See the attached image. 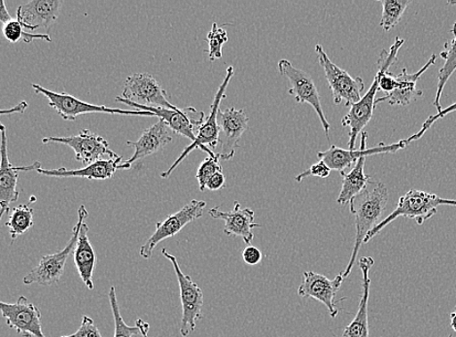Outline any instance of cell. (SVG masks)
<instances>
[{
  "label": "cell",
  "instance_id": "cell-1",
  "mask_svg": "<svg viewBox=\"0 0 456 337\" xmlns=\"http://www.w3.org/2000/svg\"><path fill=\"white\" fill-rule=\"evenodd\" d=\"M389 199L387 187L381 182L370 181L362 193L355 197L349 206L355 217V242L351 260L344 272L345 278L351 276L358 253L364 245L365 238L370 230L375 229L383 217Z\"/></svg>",
  "mask_w": 456,
  "mask_h": 337
},
{
  "label": "cell",
  "instance_id": "cell-2",
  "mask_svg": "<svg viewBox=\"0 0 456 337\" xmlns=\"http://www.w3.org/2000/svg\"><path fill=\"white\" fill-rule=\"evenodd\" d=\"M441 205L456 206V200L442 198L437 195L419 191V189H410L407 194L399 198L395 212L370 231L364 245H367L370 239L400 217L416 220L419 226L423 225L424 222L437 214V208Z\"/></svg>",
  "mask_w": 456,
  "mask_h": 337
},
{
  "label": "cell",
  "instance_id": "cell-3",
  "mask_svg": "<svg viewBox=\"0 0 456 337\" xmlns=\"http://www.w3.org/2000/svg\"><path fill=\"white\" fill-rule=\"evenodd\" d=\"M234 76L235 68L229 67L226 71V76L216 93L214 102L211 104L208 117L197 132L195 141L188 145L172 166L161 174L162 178L167 179L171 176L175 168L186 159V156L196 149L206 152L209 156H216L217 155L212 152L211 149H216L219 144L220 128L218 124V113L222 100L226 98V90L230 81Z\"/></svg>",
  "mask_w": 456,
  "mask_h": 337
},
{
  "label": "cell",
  "instance_id": "cell-4",
  "mask_svg": "<svg viewBox=\"0 0 456 337\" xmlns=\"http://www.w3.org/2000/svg\"><path fill=\"white\" fill-rule=\"evenodd\" d=\"M88 216V210L81 205L78 209V222L72 229V236L67 246L55 254L42 257L38 265L24 277L25 285L38 284L40 286L51 287L61 281L68 259L76 248L81 226Z\"/></svg>",
  "mask_w": 456,
  "mask_h": 337
},
{
  "label": "cell",
  "instance_id": "cell-5",
  "mask_svg": "<svg viewBox=\"0 0 456 337\" xmlns=\"http://www.w3.org/2000/svg\"><path fill=\"white\" fill-rule=\"evenodd\" d=\"M36 93L42 94L48 100L49 107L54 108L61 117L66 121H76L79 116L91 113H106L124 116H142V117H155V114L142 110H122L110 108L104 105L90 104L71 96L68 92H55L47 90L37 84H31Z\"/></svg>",
  "mask_w": 456,
  "mask_h": 337
},
{
  "label": "cell",
  "instance_id": "cell-6",
  "mask_svg": "<svg viewBox=\"0 0 456 337\" xmlns=\"http://www.w3.org/2000/svg\"><path fill=\"white\" fill-rule=\"evenodd\" d=\"M162 254L171 261L177 277L183 305L182 325L179 331L183 337H187L196 330L198 322L203 319L204 293L191 277L184 275L176 258L171 253L163 249Z\"/></svg>",
  "mask_w": 456,
  "mask_h": 337
},
{
  "label": "cell",
  "instance_id": "cell-7",
  "mask_svg": "<svg viewBox=\"0 0 456 337\" xmlns=\"http://www.w3.org/2000/svg\"><path fill=\"white\" fill-rule=\"evenodd\" d=\"M315 52L323 68L329 88L332 92L335 104L345 103L346 107H353L362 99V93L365 90V83L362 77H353L347 71L338 68L329 59L322 45L315 46Z\"/></svg>",
  "mask_w": 456,
  "mask_h": 337
},
{
  "label": "cell",
  "instance_id": "cell-8",
  "mask_svg": "<svg viewBox=\"0 0 456 337\" xmlns=\"http://www.w3.org/2000/svg\"><path fill=\"white\" fill-rule=\"evenodd\" d=\"M207 203L204 200L193 199L173 215H168L162 222L156 225L154 234L141 247L140 254L145 260L153 256V252L162 241L174 237L188 224L194 222L204 214Z\"/></svg>",
  "mask_w": 456,
  "mask_h": 337
},
{
  "label": "cell",
  "instance_id": "cell-9",
  "mask_svg": "<svg viewBox=\"0 0 456 337\" xmlns=\"http://www.w3.org/2000/svg\"><path fill=\"white\" fill-rule=\"evenodd\" d=\"M279 71L282 76L288 79L291 88L289 91L298 103H307L314 109L320 118L322 128L329 140L330 124L327 121L322 109L320 92L309 73L296 68L289 60L282 59L279 61Z\"/></svg>",
  "mask_w": 456,
  "mask_h": 337
},
{
  "label": "cell",
  "instance_id": "cell-10",
  "mask_svg": "<svg viewBox=\"0 0 456 337\" xmlns=\"http://www.w3.org/2000/svg\"><path fill=\"white\" fill-rule=\"evenodd\" d=\"M360 136H362V143H360L359 149L346 150L332 145L327 151L318 152V159L323 161L331 171H337L342 174L345 173L348 167H351L353 164H355L363 156L396 153L405 149L409 145L407 140H403L397 143L389 145L380 143L379 146L373 147V148H367L368 133L364 131Z\"/></svg>",
  "mask_w": 456,
  "mask_h": 337
},
{
  "label": "cell",
  "instance_id": "cell-11",
  "mask_svg": "<svg viewBox=\"0 0 456 337\" xmlns=\"http://www.w3.org/2000/svg\"><path fill=\"white\" fill-rule=\"evenodd\" d=\"M116 101L128 105L135 110L150 111L155 114V117L163 120L175 133L184 136L192 140H196L197 132L206 121V115L194 108L183 109H168L160 108H148L137 104L122 97L116 98Z\"/></svg>",
  "mask_w": 456,
  "mask_h": 337
},
{
  "label": "cell",
  "instance_id": "cell-12",
  "mask_svg": "<svg viewBox=\"0 0 456 337\" xmlns=\"http://www.w3.org/2000/svg\"><path fill=\"white\" fill-rule=\"evenodd\" d=\"M122 98L143 107L178 109L169 101L161 84L148 73H135L126 77Z\"/></svg>",
  "mask_w": 456,
  "mask_h": 337
},
{
  "label": "cell",
  "instance_id": "cell-13",
  "mask_svg": "<svg viewBox=\"0 0 456 337\" xmlns=\"http://www.w3.org/2000/svg\"><path fill=\"white\" fill-rule=\"evenodd\" d=\"M0 310L10 329L23 337H46L42 331V316L39 309L26 297L16 302H0Z\"/></svg>",
  "mask_w": 456,
  "mask_h": 337
},
{
  "label": "cell",
  "instance_id": "cell-14",
  "mask_svg": "<svg viewBox=\"0 0 456 337\" xmlns=\"http://www.w3.org/2000/svg\"><path fill=\"white\" fill-rule=\"evenodd\" d=\"M45 144L60 143L70 147L76 152L77 160L85 166L102 160V156H109L110 159H115L119 156L114 153L101 135L92 132L89 130H82L77 135L69 136V138H45L42 140Z\"/></svg>",
  "mask_w": 456,
  "mask_h": 337
},
{
  "label": "cell",
  "instance_id": "cell-15",
  "mask_svg": "<svg viewBox=\"0 0 456 337\" xmlns=\"http://www.w3.org/2000/svg\"><path fill=\"white\" fill-rule=\"evenodd\" d=\"M345 280L342 271L333 280L314 271H305L303 282L298 289L301 298H310L323 303L331 317L335 319L339 309L336 307V296Z\"/></svg>",
  "mask_w": 456,
  "mask_h": 337
},
{
  "label": "cell",
  "instance_id": "cell-16",
  "mask_svg": "<svg viewBox=\"0 0 456 337\" xmlns=\"http://www.w3.org/2000/svg\"><path fill=\"white\" fill-rule=\"evenodd\" d=\"M248 123L249 118L243 109L231 108L224 111H219L218 124L221 152L218 154L221 160L230 161L235 156L241 136L248 129Z\"/></svg>",
  "mask_w": 456,
  "mask_h": 337
},
{
  "label": "cell",
  "instance_id": "cell-17",
  "mask_svg": "<svg viewBox=\"0 0 456 337\" xmlns=\"http://www.w3.org/2000/svg\"><path fill=\"white\" fill-rule=\"evenodd\" d=\"M63 3L61 0H31L20 5L16 19L30 34L40 28H49L59 18Z\"/></svg>",
  "mask_w": 456,
  "mask_h": 337
},
{
  "label": "cell",
  "instance_id": "cell-18",
  "mask_svg": "<svg viewBox=\"0 0 456 337\" xmlns=\"http://www.w3.org/2000/svg\"><path fill=\"white\" fill-rule=\"evenodd\" d=\"M208 215L224 221V234L228 237H240L248 245H250L254 239L253 229L260 228L258 224L254 223L253 210L241 208L239 202L234 203V208L231 212H222L220 206H216L208 210Z\"/></svg>",
  "mask_w": 456,
  "mask_h": 337
},
{
  "label": "cell",
  "instance_id": "cell-19",
  "mask_svg": "<svg viewBox=\"0 0 456 337\" xmlns=\"http://www.w3.org/2000/svg\"><path fill=\"white\" fill-rule=\"evenodd\" d=\"M123 157L119 156L115 159L101 160L93 163L79 170H68L66 167L57 168V170H45L38 168L37 173L42 175L58 178L80 177L88 179V181H106L114 176L119 170H129L132 166L122 164Z\"/></svg>",
  "mask_w": 456,
  "mask_h": 337
},
{
  "label": "cell",
  "instance_id": "cell-20",
  "mask_svg": "<svg viewBox=\"0 0 456 337\" xmlns=\"http://www.w3.org/2000/svg\"><path fill=\"white\" fill-rule=\"evenodd\" d=\"M173 132L163 120H159L142 132L139 140L126 142L134 147V153L126 164L132 166L135 162L162 150L167 145L173 142Z\"/></svg>",
  "mask_w": 456,
  "mask_h": 337
},
{
  "label": "cell",
  "instance_id": "cell-21",
  "mask_svg": "<svg viewBox=\"0 0 456 337\" xmlns=\"http://www.w3.org/2000/svg\"><path fill=\"white\" fill-rule=\"evenodd\" d=\"M437 60V56L433 54L428 61L422 68L416 73H409L407 68H403L401 75L396 76L397 87L396 89L386 94L385 97L379 98L376 100V105L381 102L387 101L391 105H401V107H407L413 100H417L422 97V91L417 87L418 81L424 72L428 70L429 68L435 65Z\"/></svg>",
  "mask_w": 456,
  "mask_h": 337
},
{
  "label": "cell",
  "instance_id": "cell-22",
  "mask_svg": "<svg viewBox=\"0 0 456 337\" xmlns=\"http://www.w3.org/2000/svg\"><path fill=\"white\" fill-rule=\"evenodd\" d=\"M7 134L6 128L2 124V144H0V155H2V164H0V217H4L9 212L10 205L17 202L19 198L18 192V167L14 166L9 161L7 150Z\"/></svg>",
  "mask_w": 456,
  "mask_h": 337
},
{
  "label": "cell",
  "instance_id": "cell-23",
  "mask_svg": "<svg viewBox=\"0 0 456 337\" xmlns=\"http://www.w3.org/2000/svg\"><path fill=\"white\" fill-rule=\"evenodd\" d=\"M89 230L88 225L84 222L80 229L76 248L73 251V261L84 285L89 290H94V275L95 268H97L98 257L91 244Z\"/></svg>",
  "mask_w": 456,
  "mask_h": 337
},
{
  "label": "cell",
  "instance_id": "cell-24",
  "mask_svg": "<svg viewBox=\"0 0 456 337\" xmlns=\"http://www.w3.org/2000/svg\"><path fill=\"white\" fill-rule=\"evenodd\" d=\"M375 265V261L370 257H363L359 260V268L362 271V297L358 305V310L354 319L346 325L342 337H369L368 302L370 290V269Z\"/></svg>",
  "mask_w": 456,
  "mask_h": 337
},
{
  "label": "cell",
  "instance_id": "cell-25",
  "mask_svg": "<svg viewBox=\"0 0 456 337\" xmlns=\"http://www.w3.org/2000/svg\"><path fill=\"white\" fill-rule=\"evenodd\" d=\"M366 157L359 159L348 173H342L343 186L341 193H339L337 203L341 205L351 204L352 200L360 193L363 192L370 177L365 173Z\"/></svg>",
  "mask_w": 456,
  "mask_h": 337
},
{
  "label": "cell",
  "instance_id": "cell-26",
  "mask_svg": "<svg viewBox=\"0 0 456 337\" xmlns=\"http://www.w3.org/2000/svg\"><path fill=\"white\" fill-rule=\"evenodd\" d=\"M451 34L453 36L452 40L445 42L444 51L440 54L444 63L439 70L436 96L433 102L438 112L443 110L441 98L444 89L456 70V22L451 29Z\"/></svg>",
  "mask_w": 456,
  "mask_h": 337
},
{
  "label": "cell",
  "instance_id": "cell-27",
  "mask_svg": "<svg viewBox=\"0 0 456 337\" xmlns=\"http://www.w3.org/2000/svg\"><path fill=\"white\" fill-rule=\"evenodd\" d=\"M34 224V209L29 207V204L15 207L5 224L12 237V244L19 237L25 235Z\"/></svg>",
  "mask_w": 456,
  "mask_h": 337
},
{
  "label": "cell",
  "instance_id": "cell-28",
  "mask_svg": "<svg viewBox=\"0 0 456 337\" xmlns=\"http://www.w3.org/2000/svg\"><path fill=\"white\" fill-rule=\"evenodd\" d=\"M383 5V15H381L379 26L385 31H389L396 27L407 7L411 4L410 0H380Z\"/></svg>",
  "mask_w": 456,
  "mask_h": 337
},
{
  "label": "cell",
  "instance_id": "cell-29",
  "mask_svg": "<svg viewBox=\"0 0 456 337\" xmlns=\"http://www.w3.org/2000/svg\"><path fill=\"white\" fill-rule=\"evenodd\" d=\"M109 298L114 319V337H134L139 335L141 331L136 325L130 326L125 323L120 312L115 287L110 288Z\"/></svg>",
  "mask_w": 456,
  "mask_h": 337
},
{
  "label": "cell",
  "instance_id": "cell-30",
  "mask_svg": "<svg viewBox=\"0 0 456 337\" xmlns=\"http://www.w3.org/2000/svg\"><path fill=\"white\" fill-rule=\"evenodd\" d=\"M3 33L4 37L10 42V44H18L19 41L23 40L26 44H30L31 41L41 39L51 42V37L48 35L44 34H30L25 31L22 24L19 22L17 19L9 20V22L4 24Z\"/></svg>",
  "mask_w": 456,
  "mask_h": 337
},
{
  "label": "cell",
  "instance_id": "cell-31",
  "mask_svg": "<svg viewBox=\"0 0 456 337\" xmlns=\"http://www.w3.org/2000/svg\"><path fill=\"white\" fill-rule=\"evenodd\" d=\"M228 34L225 29L218 27L216 23L212 25V28L208 35L207 41L208 44V58L210 61H215L222 58V48L228 42Z\"/></svg>",
  "mask_w": 456,
  "mask_h": 337
},
{
  "label": "cell",
  "instance_id": "cell-32",
  "mask_svg": "<svg viewBox=\"0 0 456 337\" xmlns=\"http://www.w3.org/2000/svg\"><path fill=\"white\" fill-rule=\"evenodd\" d=\"M220 155L216 156H208L200 164L197 172V179L200 186V191L204 192L207 189V183L209 179L217 173L223 172L222 166L219 164Z\"/></svg>",
  "mask_w": 456,
  "mask_h": 337
},
{
  "label": "cell",
  "instance_id": "cell-33",
  "mask_svg": "<svg viewBox=\"0 0 456 337\" xmlns=\"http://www.w3.org/2000/svg\"><path fill=\"white\" fill-rule=\"evenodd\" d=\"M456 111V102L452 103L451 107L443 109L442 111L438 112L436 115H431L429 116L428 119L423 123L421 129L419 132H418L415 134H412L410 136L409 139H407V141L409 144L413 141H417L422 138L424 133H426L431 126L436 123L438 120L443 119L447 116L448 114H451L452 112Z\"/></svg>",
  "mask_w": 456,
  "mask_h": 337
},
{
  "label": "cell",
  "instance_id": "cell-34",
  "mask_svg": "<svg viewBox=\"0 0 456 337\" xmlns=\"http://www.w3.org/2000/svg\"><path fill=\"white\" fill-rule=\"evenodd\" d=\"M61 337H102L98 325L87 315H84L77 333Z\"/></svg>",
  "mask_w": 456,
  "mask_h": 337
},
{
  "label": "cell",
  "instance_id": "cell-35",
  "mask_svg": "<svg viewBox=\"0 0 456 337\" xmlns=\"http://www.w3.org/2000/svg\"><path fill=\"white\" fill-rule=\"evenodd\" d=\"M331 174V170L329 168L323 161H320L313 164L309 170L303 172L301 174L297 175L295 181L297 182H302L304 179L310 176H316L320 178H327Z\"/></svg>",
  "mask_w": 456,
  "mask_h": 337
},
{
  "label": "cell",
  "instance_id": "cell-36",
  "mask_svg": "<svg viewBox=\"0 0 456 337\" xmlns=\"http://www.w3.org/2000/svg\"><path fill=\"white\" fill-rule=\"evenodd\" d=\"M241 256L243 261H245L248 266H256L263 259L261 250L252 245H249L243 250Z\"/></svg>",
  "mask_w": 456,
  "mask_h": 337
},
{
  "label": "cell",
  "instance_id": "cell-37",
  "mask_svg": "<svg viewBox=\"0 0 456 337\" xmlns=\"http://www.w3.org/2000/svg\"><path fill=\"white\" fill-rule=\"evenodd\" d=\"M226 186V178L223 172L217 173L212 176L207 183V189L209 191H219V189H224Z\"/></svg>",
  "mask_w": 456,
  "mask_h": 337
},
{
  "label": "cell",
  "instance_id": "cell-38",
  "mask_svg": "<svg viewBox=\"0 0 456 337\" xmlns=\"http://www.w3.org/2000/svg\"><path fill=\"white\" fill-rule=\"evenodd\" d=\"M28 107V104L27 103V101H20L13 108L7 109V110H3L2 114L3 115H12V114H14V113H23V112L26 111Z\"/></svg>",
  "mask_w": 456,
  "mask_h": 337
},
{
  "label": "cell",
  "instance_id": "cell-39",
  "mask_svg": "<svg viewBox=\"0 0 456 337\" xmlns=\"http://www.w3.org/2000/svg\"><path fill=\"white\" fill-rule=\"evenodd\" d=\"M12 20H13V18L10 16L4 0H2V2H0V20H2L3 24H5Z\"/></svg>",
  "mask_w": 456,
  "mask_h": 337
},
{
  "label": "cell",
  "instance_id": "cell-40",
  "mask_svg": "<svg viewBox=\"0 0 456 337\" xmlns=\"http://www.w3.org/2000/svg\"><path fill=\"white\" fill-rule=\"evenodd\" d=\"M135 325L137 326V328L140 329L141 334L143 337H148V332H150V329H151L150 324L144 322L142 319H137L135 321Z\"/></svg>",
  "mask_w": 456,
  "mask_h": 337
},
{
  "label": "cell",
  "instance_id": "cell-41",
  "mask_svg": "<svg viewBox=\"0 0 456 337\" xmlns=\"http://www.w3.org/2000/svg\"><path fill=\"white\" fill-rule=\"evenodd\" d=\"M450 317H451V326H452V329L456 333V307L454 308V309L451 313Z\"/></svg>",
  "mask_w": 456,
  "mask_h": 337
},
{
  "label": "cell",
  "instance_id": "cell-42",
  "mask_svg": "<svg viewBox=\"0 0 456 337\" xmlns=\"http://www.w3.org/2000/svg\"><path fill=\"white\" fill-rule=\"evenodd\" d=\"M450 337H452V335H451Z\"/></svg>",
  "mask_w": 456,
  "mask_h": 337
}]
</instances>
